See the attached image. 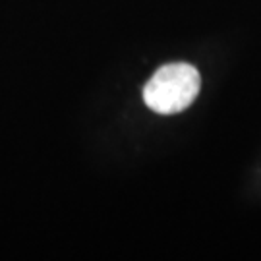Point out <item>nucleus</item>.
<instances>
[{"mask_svg":"<svg viewBox=\"0 0 261 261\" xmlns=\"http://www.w3.org/2000/svg\"><path fill=\"white\" fill-rule=\"evenodd\" d=\"M201 77L194 66L176 62L159 68L143 89V101L159 114H176L188 109L199 93Z\"/></svg>","mask_w":261,"mask_h":261,"instance_id":"obj_1","label":"nucleus"}]
</instances>
